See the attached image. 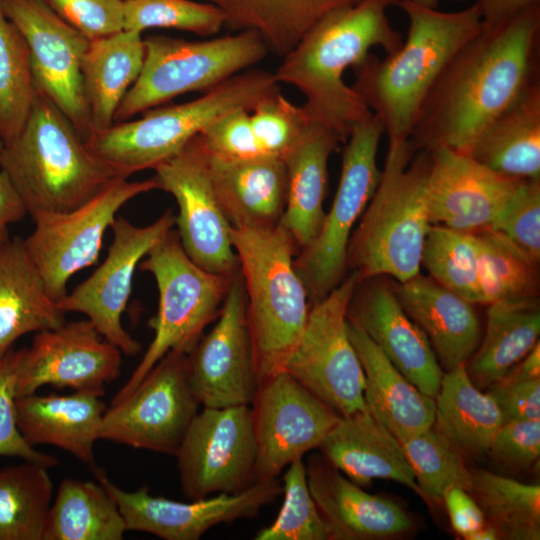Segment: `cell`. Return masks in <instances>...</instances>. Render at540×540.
<instances>
[{
	"instance_id": "cell-29",
	"label": "cell",
	"mask_w": 540,
	"mask_h": 540,
	"mask_svg": "<svg viewBox=\"0 0 540 540\" xmlns=\"http://www.w3.org/2000/svg\"><path fill=\"white\" fill-rule=\"evenodd\" d=\"M100 395L74 391L69 395H38L16 399L17 425L32 446L53 445L69 452L87 466L95 465L94 444L105 403Z\"/></svg>"
},
{
	"instance_id": "cell-45",
	"label": "cell",
	"mask_w": 540,
	"mask_h": 540,
	"mask_svg": "<svg viewBox=\"0 0 540 540\" xmlns=\"http://www.w3.org/2000/svg\"><path fill=\"white\" fill-rule=\"evenodd\" d=\"M283 480L282 507L274 522L262 528L255 540H328L326 525L308 487L303 459L287 466Z\"/></svg>"
},
{
	"instance_id": "cell-22",
	"label": "cell",
	"mask_w": 540,
	"mask_h": 540,
	"mask_svg": "<svg viewBox=\"0 0 540 540\" xmlns=\"http://www.w3.org/2000/svg\"><path fill=\"white\" fill-rule=\"evenodd\" d=\"M429 153L426 202L432 225L464 232L488 228L522 181L495 173L468 153L446 147Z\"/></svg>"
},
{
	"instance_id": "cell-48",
	"label": "cell",
	"mask_w": 540,
	"mask_h": 540,
	"mask_svg": "<svg viewBox=\"0 0 540 540\" xmlns=\"http://www.w3.org/2000/svg\"><path fill=\"white\" fill-rule=\"evenodd\" d=\"M24 351L11 349L0 359V456L17 457L49 469L57 466L58 460L30 445L17 425L16 383Z\"/></svg>"
},
{
	"instance_id": "cell-32",
	"label": "cell",
	"mask_w": 540,
	"mask_h": 540,
	"mask_svg": "<svg viewBox=\"0 0 540 540\" xmlns=\"http://www.w3.org/2000/svg\"><path fill=\"white\" fill-rule=\"evenodd\" d=\"M468 154L502 176L540 179L539 78L483 129Z\"/></svg>"
},
{
	"instance_id": "cell-1",
	"label": "cell",
	"mask_w": 540,
	"mask_h": 540,
	"mask_svg": "<svg viewBox=\"0 0 540 540\" xmlns=\"http://www.w3.org/2000/svg\"><path fill=\"white\" fill-rule=\"evenodd\" d=\"M540 4L482 31L446 66L408 138L415 151L446 147L468 153L483 129L538 74Z\"/></svg>"
},
{
	"instance_id": "cell-57",
	"label": "cell",
	"mask_w": 540,
	"mask_h": 540,
	"mask_svg": "<svg viewBox=\"0 0 540 540\" xmlns=\"http://www.w3.org/2000/svg\"><path fill=\"white\" fill-rule=\"evenodd\" d=\"M500 539L496 530L490 526L487 522L486 524L476 531L473 535L470 536L468 540H495Z\"/></svg>"
},
{
	"instance_id": "cell-5",
	"label": "cell",
	"mask_w": 540,
	"mask_h": 540,
	"mask_svg": "<svg viewBox=\"0 0 540 540\" xmlns=\"http://www.w3.org/2000/svg\"><path fill=\"white\" fill-rule=\"evenodd\" d=\"M430 153L410 141H389L379 184L352 234L347 267L360 281L390 276L403 283L420 273L431 225L426 202Z\"/></svg>"
},
{
	"instance_id": "cell-7",
	"label": "cell",
	"mask_w": 540,
	"mask_h": 540,
	"mask_svg": "<svg viewBox=\"0 0 540 540\" xmlns=\"http://www.w3.org/2000/svg\"><path fill=\"white\" fill-rule=\"evenodd\" d=\"M278 91L279 83L273 73L250 69L193 101L152 108L139 119L91 132L85 143L116 177L128 179L136 172L154 169L177 154L224 114L238 109L251 111Z\"/></svg>"
},
{
	"instance_id": "cell-46",
	"label": "cell",
	"mask_w": 540,
	"mask_h": 540,
	"mask_svg": "<svg viewBox=\"0 0 540 540\" xmlns=\"http://www.w3.org/2000/svg\"><path fill=\"white\" fill-rule=\"evenodd\" d=\"M251 127L264 157L284 159L311 122L302 106L280 91L264 98L249 112Z\"/></svg>"
},
{
	"instance_id": "cell-24",
	"label": "cell",
	"mask_w": 540,
	"mask_h": 540,
	"mask_svg": "<svg viewBox=\"0 0 540 540\" xmlns=\"http://www.w3.org/2000/svg\"><path fill=\"white\" fill-rule=\"evenodd\" d=\"M305 466L328 540H378L411 530L412 520L400 505L366 492L321 454L311 455Z\"/></svg>"
},
{
	"instance_id": "cell-19",
	"label": "cell",
	"mask_w": 540,
	"mask_h": 540,
	"mask_svg": "<svg viewBox=\"0 0 540 540\" xmlns=\"http://www.w3.org/2000/svg\"><path fill=\"white\" fill-rule=\"evenodd\" d=\"M94 475L118 505L127 531L146 532L164 540H199L219 524L255 518L283 492L280 481L271 478L256 481L236 494L179 502L152 495L147 486L125 491L101 469H95Z\"/></svg>"
},
{
	"instance_id": "cell-26",
	"label": "cell",
	"mask_w": 540,
	"mask_h": 540,
	"mask_svg": "<svg viewBox=\"0 0 540 540\" xmlns=\"http://www.w3.org/2000/svg\"><path fill=\"white\" fill-rule=\"evenodd\" d=\"M348 337L361 363L367 411L400 443L435 424V399L415 387L355 323L346 318Z\"/></svg>"
},
{
	"instance_id": "cell-39",
	"label": "cell",
	"mask_w": 540,
	"mask_h": 540,
	"mask_svg": "<svg viewBox=\"0 0 540 540\" xmlns=\"http://www.w3.org/2000/svg\"><path fill=\"white\" fill-rule=\"evenodd\" d=\"M53 501L48 468L24 463L0 470V540H43Z\"/></svg>"
},
{
	"instance_id": "cell-52",
	"label": "cell",
	"mask_w": 540,
	"mask_h": 540,
	"mask_svg": "<svg viewBox=\"0 0 540 540\" xmlns=\"http://www.w3.org/2000/svg\"><path fill=\"white\" fill-rule=\"evenodd\" d=\"M488 393L498 405L504 422L540 419V379H500L490 386Z\"/></svg>"
},
{
	"instance_id": "cell-35",
	"label": "cell",
	"mask_w": 540,
	"mask_h": 540,
	"mask_svg": "<svg viewBox=\"0 0 540 540\" xmlns=\"http://www.w3.org/2000/svg\"><path fill=\"white\" fill-rule=\"evenodd\" d=\"M435 406L436 429L462 456L488 455L503 416L492 396L472 383L465 365L443 374Z\"/></svg>"
},
{
	"instance_id": "cell-12",
	"label": "cell",
	"mask_w": 540,
	"mask_h": 540,
	"mask_svg": "<svg viewBox=\"0 0 540 540\" xmlns=\"http://www.w3.org/2000/svg\"><path fill=\"white\" fill-rule=\"evenodd\" d=\"M159 189L154 177L144 181L115 178L82 205L60 213L33 216L35 227L23 238L49 295L56 301L66 296L71 277L99 257L103 237L116 214L138 195Z\"/></svg>"
},
{
	"instance_id": "cell-50",
	"label": "cell",
	"mask_w": 540,
	"mask_h": 540,
	"mask_svg": "<svg viewBox=\"0 0 540 540\" xmlns=\"http://www.w3.org/2000/svg\"><path fill=\"white\" fill-rule=\"evenodd\" d=\"M249 112L233 110L207 126L199 134L206 150L225 159L264 157L254 136Z\"/></svg>"
},
{
	"instance_id": "cell-16",
	"label": "cell",
	"mask_w": 540,
	"mask_h": 540,
	"mask_svg": "<svg viewBox=\"0 0 540 540\" xmlns=\"http://www.w3.org/2000/svg\"><path fill=\"white\" fill-rule=\"evenodd\" d=\"M153 170L159 189L176 200V232L186 254L204 270L235 275L240 268L231 225L214 192L207 151L199 134Z\"/></svg>"
},
{
	"instance_id": "cell-43",
	"label": "cell",
	"mask_w": 540,
	"mask_h": 540,
	"mask_svg": "<svg viewBox=\"0 0 540 540\" xmlns=\"http://www.w3.org/2000/svg\"><path fill=\"white\" fill-rule=\"evenodd\" d=\"M401 445L424 499L442 501L451 486L469 490L471 470L464 464L463 456L433 426Z\"/></svg>"
},
{
	"instance_id": "cell-49",
	"label": "cell",
	"mask_w": 540,
	"mask_h": 540,
	"mask_svg": "<svg viewBox=\"0 0 540 540\" xmlns=\"http://www.w3.org/2000/svg\"><path fill=\"white\" fill-rule=\"evenodd\" d=\"M90 41L124 29V0H44Z\"/></svg>"
},
{
	"instance_id": "cell-44",
	"label": "cell",
	"mask_w": 540,
	"mask_h": 540,
	"mask_svg": "<svg viewBox=\"0 0 540 540\" xmlns=\"http://www.w3.org/2000/svg\"><path fill=\"white\" fill-rule=\"evenodd\" d=\"M222 11L192 0H124V29L143 33L151 28L177 29L212 36L224 27Z\"/></svg>"
},
{
	"instance_id": "cell-30",
	"label": "cell",
	"mask_w": 540,
	"mask_h": 540,
	"mask_svg": "<svg viewBox=\"0 0 540 540\" xmlns=\"http://www.w3.org/2000/svg\"><path fill=\"white\" fill-rule=\"evenodd\" d=\"M340 138L331 130L311 123L302 138L283 159L288 176L287 200L279 224L298 252L318 236L326 213L323 209L328 160Z\"/></svg>"
},
{
	"instance_id": "cell-36",
	"label": "cell",
	"mask_w": 540,
	"mask_h": 540,
	"mask_svg": "<svg viewBox=\"0 0 540 540\" xmlns=\"http://www.w3.org/2000/svg\"><path fill=\"white\" fill-rule=\"evenodd\" d=\"M207 1L222 11L224 27L233 32H256L269 51L283 57L323 17L361 0Z\"/></svg>"
},
{
	"instance_id": "cell-59",
	"label": "cell",
	"mask_w": 540,
	"mask_h": 540,
	"mask_svg": "<svg viewBox=\"0 0 540 540\" xmlns=\"http://www.w3.org/2000/svg\"><path fill=\"white\" fill-rule=\"evenodd\" d=\"M3 146H4V143H3L2 140L0 139V155H1V152H2V149H3Z\"/></svg>"
},
{
	"instance_id": "cell-17",
	"label": "cell",
	"mask_w": 540,
	"mask_h": 540,
	"mask_svg": "<svg viewBox=\"0 0 540 540\" xmlns=\"http://www.w3.org/2000/svg\"><path fill=\"white\" fill-rule=\"evenodd\" d=\"M250 409L257 449L255 482L277 478L292 462L319 448L341 417L285 370L259 382Z\"/></svg>"
},
{
	"instance_id": "cell-55",
	"label": "cell",
	"mask_w": 540,
	"mask_h": 540,
	"mask_svg": "<svg viewBox=\"0 0 540 540\" xmlns=\"http://www.w3.org/2000/svg\"><path fill=\"white\" fill-rule=\"evenodd\" d=\"M483 29L498 27L540 0H475Z\"/></svg>"
},
{
	"instance_id": "cell-27",
	"label": "cell",
	"mask_w": 540,
	"mask_h": 540,
	"mask_svg": "<svg viewBox=\"0 0 540 540\" xmlns=\"http://www.w3.org/2000/svg\"><path fill=\"white\" fill-rule=\"evenodd\" d=\"M404 311L422 329L447 371L465 365L481 329L473 303L420 273L394 288Z\"/></svg>"
},
{
	"instance_id": "cell-23",
	"label": "cell",
	"mask_w": 540,
	"mask_h": 540,
	"mask_svg": "<svg viewBox=\"0 0 540 540\" xmlns=\"http://www.w3.org/2000/svg\"><path fill=\"white\" fill-rule=\"evenodd\" d=\"M346 318L358 325L415 387L435 399L444 372L427 336L404 311L394 288L381 281L361 290L357 285Z\"/></svg>"
},
{
	"instance_id": "cell-13",
	"label": "cell",
	"mask_w": 540,
	"mask_h": 540,
	"mask_svg": "<svg viewBox=\"0 0 540 540\" xmlns=\"http://www.w3.org/2000/svg\"><path fill=\"white\" fill-rule=\"evenodd\" d=\"M199 406L187 353L171 350L128 396L106 408L99 440L175 456Z\"/></svg>"
},
{
	"instance_id": "cell-21",
	"label": "cell",
	"mask_w": 540,
	"mask_h": 540,
	"mask_svg": "<svg viewBox=\"0 0 540 540\" xmlns=\"http://www.w3.org/2000/svg\"><path fill=\"white\" fill-rule=\"evenodd\" d=\"M122 354L88 319L37 332L24 351L16 396L45 385L103 396L105 385L120 376Z\"/></svg>"
},
{
	"instance_id": "cell-34",
	"label": "cell",
	"mask_w": 540,
	"mask_h": 540,
	"mask_svg": "<svg viewBox=\"0 0 540 540\" xmlns=\"http://www.w3.org/2000/svg\"><path fill=\"white\" fill-rule=\"evenodd\" d=\"M484 337L465 364L478 388L504 377L539 342L540 306L537 297L502 299L488 304Z\"/></svg>"
},
{
	"instance_id": "cell-11",
	"label": "cell",
	"mask_w": 540,
	"mask_h": 540,
	"mask_svg": "<svg viewBox=\"0 0 540 540\" xmlns=\"http://www.w3.org/2000/svg\"><path fill=\"white\" fill-rule=\"evenodd\" d=\"M359 282L351 271L312 303L302 337L283 369L340 416L366 409L364 372L346 329L347 308Z\"/></svg>"
},
{
	"instance_id": "cell-41",
	"label": "cell",
	"mask_w": 540,
	"mask_h": 540,
	"mask_svg": "<svg viewBox=\"0 0 540 540\" xmlns=\"http://www.w3.org/2000/svg\"><path fill=\"white\" fill-rule=\"evenodd\" d=\"M36 94L28 45L5 15L0 0V139L3 143L23 128Z\"/></svg>"
},
{
	"instance_id": "cell-54",
	"label": "cell",
	"mask_w": 540,
	"mask_h": 540,
	"mask_svg": "<svg viewBox=\"0 0 540 540\" xmlns=\"http://www.w3.org/2000/svg\"><path fill=\"white\" fill-rule=\"evenodd\" d=\"M28 214L26 207L8 175L0 170V248L11 239L9 226Z\"/></svg>"
},
{
	"instance_id": "cell-6",
	"label": "cell",
	"mask_w": 540,
	"mask_h": 540,
	"mask_svg": "<svg viewBox=\"0 0 540 540\" xmlns=\"http://www.w3.org/2000/svg\"><path fill=\"white\" fill-rule=\"evenodd\" d=\"M231 239L243 277L260 382L284 369L302 337L311 306L294 266L298 250L280 224L231 227Z\"/></svg>"
},
{
	"instance_id": "cell-47",
	"label": "cell",
	"mask_w": 540,
	"mask_h": 540,
	"mask_svg": "<svg viewBox=\"0 0 540 540\" xmlns=\"http://www.w3.org/2000/svg\"><path fill=\"white\" fill-rule=\"evenodd\" d=\"M488 228L506 237L539 264L540 179L522 180Z\"/></svg>"
},
{
	"instance_id": "cell-38",
	"label": "cell",
	"mask_w": 540,
	"mask_h": 540,
	"mask_svg": "<svg viewBox=\"0 0 540 540\" xmlns=\"http://www.w3.org/2000/svg\"><path fill=\"white\" fill-rule=\"evenodd\" d=\"M469 494L500 539H540V486L497 475L471 471Z\"/></svg>"
},
{
	"instance_id": "cell-8",
	"label": "cell",
	"mask_w": 540,
	"mask_h": 540,
	"mask_svg": "<svg viewBox=\"0 0 540 540\" xmlns=\"http://www.w3.org/2000/svg\"><path fill=\"white\" fill-rule=\"evenodd\" d=\"M152 274L159 303L149 321L154 337L128 381L111 403L128 396L169 351L189 353L221 311L231 279L204 270L184 251L178 234L171 230L139 263Z\"/></svg>"
},
{
	"instance_id": "cell-9",
	"label": "cell",
	"mask_w": 540,
	"mask_h": 540,
	"mask_svg": "<svg viewBox=\"0 0 540 540\" xmlns=\"http://www.w3.org/2000/svg\"><path fill=\"white\" fill-rule=\"evenodd\" d=\"M144 45L142 70L114 121H126L179 95L208 92L262 61L269 51L249 30L204 41L154 35L145 37Z\"/></svg>"
},
{
	"instance_id": "cell-53",
	"label": "cell",
	"mask_w": 540,
	"mask_h": 540,
	"mask_svg": "<svg viewBox=\"0 0 540 540\" xmlns=\"http://www.w3.org/2000/svg\"><path fill=\"white\" fill-rule=\"evenodd\" d=\"M442 501L445 503L453 529L468 540L486 524L485 517L468 491L459 486L449 487Z\"/></svg>"
},
{
	"instance_id": "cell-37",
	"label": "cell",
	"mask_w": 540,
	"mask_h": 540,
	"mask_svg": "<svg viewBox=\"0 0 540 540\" xmlns=\"http://www.w3.org/2000/svg\"><path fill=\"white\" fill-rule=\"evenodd\" d=\"M126 531L118 505L100 483L65 478L53 498L43 540H121Z\"/></svg>"
},
{
	"instance_id": "cell-51",
	"label": "cell",
	"mask_w": 540,
	"mask_h": 540,
	"mask_svg": "<svg viewBox=\"0 0 540 540\" xmlns=\"http://www.w3.org/2000/svg\"><path fill=\"white\" fill-rule=\"evenodd\" d=\"M501 465L528 470L540 456V419L510 420L495 433L489 452Z\"/></svg>"
},
{
	"instance_id": "cell-14",
	"label": "cell",
	"mask_w": 540,
	"mask_h": 540,
	"mask_svg": "<svg viewBox=\"0 0 540 540\" xmlns=\"http://www.w3.org/2000/svg\"><path fill=\"white\" fill-rule=\"evenodd\" d=\"M256 455L250 405L203 407L175 454L181 491L189 500L244 491Z\"/></svg>"
},
{
	"instance_id": "cell-18",
	"label": "cell",
	"mask_w": 540,
	"mask_h": 540,
	"mask_svg": "<svg viewBox=\"0 0 540 540\" xmlns=\"http://www.w3.org/2000/svg\"><path fill=\"white\" fill-rule=\"evenodd\" d=\"M5 15L28 45L36 93L54 103L80 136H89L82 62L90 40L56 14L44 0H1Z\"/></svg>"
},
{
	"instance_id": "cell-40",
	"label": "cell",
	"mask_w": 540,
	"mask_h": 540,
	"mask_svg": "<svg viewBox=\"0 0 540 540\" xmlns=\"http://www.w3.org/2000/svg\"><path fill=\"white\" fill-rule=\"evenodd\" d=\"M475 235L482 304L502 299L537 297L538 263L490 228L479 230Z\"/></svg>"
},
{
	"instance_id": "cell-56",
	"label": "cell",
	"mask_w": 540,
	"mask_h": 540,
	"mask_svg": "<svg viewBox=\"0 0 540 540\" xmlns=\"http://www.w3.org/2000/svg\"><path fill=\"white\" fill-rule=\"evenodd\" d=\"M506 381H524L540 379V344L535 347L504 377Z\"/></svg>"
},
{
	"instance_id": "cell-15",
	"label": "cell",
	"mask_w": 540,
	"mask_h": 540,
	"mask_svg": "<svg viewBox=\"0 0 540 540\" xmlns=\"http://www.w3.org/2000/svg\"><path fill=\"white\" fill-rule=\"evenodd\" d=\"M176 225L171 210L146 226H136L118 216L110 229L113 240L100 266L71 293L57 302L66 314L85 315L97 331L124 355L136 356L141 343L123 327L121 318L126 309L134 273L141 260Z\"/></svg>"
},
{
	"instance_id": "cell-20",
	"label": "cell",
	"mask_w": 540,
	"mask_h": 540,
	"mask_svg": "<svg viewBox=\"0 0 540 540\" xmlns=\"http://www.w3.org/2000/svg\"><path fill=\"white\" fill-rule=\"evenodd\" d=\"M216 320L187 354L190 387L203 407L250 405L259 381L240 269L231 279Z\"/></svg>"
},
{
	"instance_id": "cell-25",
	"label": "cell",
	"mask_w": 540,
	"mask_h": 540,
	"mask_svg": "<svg viewBox=\"0 0 540 540\" xmlns=\"http://www.w3.org/2000/svg\"><path fill=\"white\" fill-rule=\"evenodd\" d=\"M207 157L214 192L231 227L279 224L288 187L283 159H225L208 151Z\"/></svg>"
},
{
	"instance_id": "cell-3",
	"label": "cell",
	"mask_w": 540,
	"mask_h": 540,
	"mask_svg": "<svg viewBox=\"0 0 540 540\" xmlns=\"http://www.w3.org/2000/svg\"><path fill=\"white\" fill-rule=\"evenodd\" d=\"M407 37L384 59L369 53L353 67L352 89L379 119L389 141L407 140L421 106L453 57L483 29L475 4L444 12L410 0Z\"/></svg>"
},
{
	"instance_id": "cell-28",
	"label": "cell",
	"mask_w": 540,
	"mask_h": 540,
	"mask_svg": "<svg viewBox=\"0 0 540 540\" xmlns=\"http://www.w3.org/2000/svg\"><path fill=\"white\" fill-rule=\"evenodd\" d=\"M321 455L361 487L386 479L421 492L401 443L367 409L341 416L321 442Z\"/></svg>"
},
{
	"instance_id": "cell-31",
	"label": "cell",
	"mask_w": 540,
	"mask_h": 540,
	"mask_svg": "<svg viewBox=\"0 0 540 540\" xmlns=\"http://www.w3.org/2000/svg\"><path fill=\"white\" fill-rule=\"evenodd\" d=\"M65 323L21 237L0 248V359L20 337Z\"/></svg>"
},
{
	"instance_id": "cell-33",
	"label": "cell",
	"mask_w": 540,
	"mask_h": 540,
	"mask_svg": "<svg viewBox=\"0 0 540 540\" xmlns=\"http://www.w3.org/2000/svg\"><path fill=\"white\" fill-rule=\"evenodd\" d=\"M144 57V38L138 31L123 29L90 41L82 62V81L91 132L113 125L122 99L142 70Z\"/></svg>"
},
{
	"instance_id": "cell-42",
	"label": "cell",
	"mask_w": 540,
	"mask_h": 540,
	"mask_svg": "<svg viewBox=\"0 0 540 540\" xmlns=\"http://www.w3.org/2000/svg\"><path fill=\"white\" fill-rule=\"evenodd\" d=\"M421 265L443 287L473 304H482L475 232L431 224L423 244Z\"/></svg>"
},
{
	"instance_id": "cell-2",
	"label": "cell",
	"mask_w": 540,
	"mask_h": 540,
	"mask_svg": "<svg viewBox=\"0 0 540 540\" xmlns=\"http://www.w3.org/2000/svg\"><path fill=\"white\" fill-rule=\"evenodd\" d=\"M400 0H361L333 11L318 21L283 56L273 73L278 83L295 86L305 97L302 105L311 123L346 141L352 128L373 113L343 76L359 64L371 48L388 54L403 43L387 11Z\"/></svg>"
},
{
	"instance_id": "cell-4",
	"label": "cell",
	"mask_w": 540,
	"mask_h": 540,
	"mask_svg": "<svg viewBox=\"0 0 540 540\" xmlns=\"http://www.w3.org/2000/svg\"><path fill=\"white\" fill-rule=\"evenodd\" d=\"M0 170L31 217L70 211L119 178L89 150L64 113L38 93L23 128L4 143Z\"/></svg>"
},
{
	"instance_id": "cell-58",
	"label": "cell",
	"mask_w": 540,
	"mask_h": 540,
	"mask_svg": "<svg viewBox=\"0 0 540 540\" xmlns=\"http://www.w3.org/2000/svg\"><path fill=\"white\" fill-rule=\"evenodd\" d=\"M410 1L423 7L436 9L441 0H410Z\"/></svg>"
},
{
	"instance_id": "cell-10",
	"label": "cell",
	"mask_w": 540,
	"mask_h": 540,
	"mask_svg": "<svg viewBox=\"0 0 540 540\" xmlns=\"http://www.w3.org/2000/svg\"><path fill=\"white\" fill-rule=\"evenodd\" d=\"M383 134L382 124L373 114L356 124L346 139L338 188L331 208L316 239L299 251L294 259L309 302L321 300L344 279L353 226L380 181L377 153Z\"/></svg>"
}]
</instances>
